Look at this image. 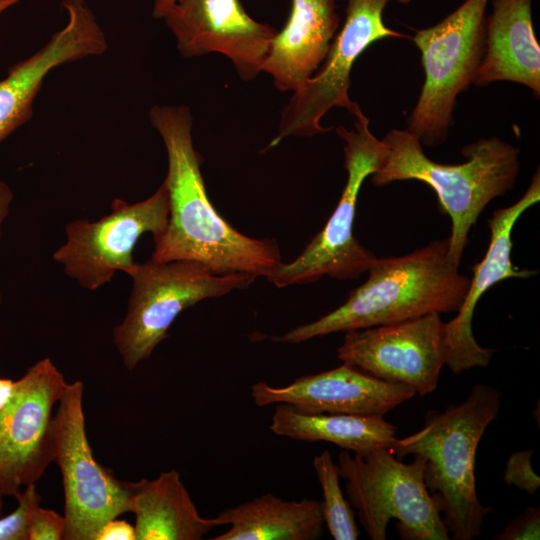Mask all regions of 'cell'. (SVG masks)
<instances>
[{
    "instance_id": "6da1fadb",
    "label": "cell",
    "mask_w": 540,
    "mask_h": 540,
    "mask_svg": "<svg viewBox=\"0 0 540 540\" xmlns=\"http://www.w3.org/2000/svg\"><path fill=\"white\" fill-rule=\"evenodd\" d=\"M149 118L167 151L168 172L163 183L169 196L168 224L154 238L151 259L194 260L215 274L266 278L282 263L278 243L240 233L210 202L200 170L201 157L193 145L189 108L154 106Z\"/></svg>"
},
{
    "instance_id": "7a4b0ae2",
    "label": "cell",
    "mask_w": 540,
    "mask_h": 540,
    "mask_svg": "<svg viewBox=\"0 0 540 540\" xmlns=\"http://www.w3.org/2000/svg\"><path fill=\"white\" fill-rule=\"evenodd\" d=\"M368 278L347 300L317 320L271 340L298 344L336 332L392 324L428 313L457 312L470 278L448 256V238L409 254L376 258Z\"/></svg>"
},
{
    "instance_id": "3957f363",
    "label": "cell",
    "mask_w": 540,
    "mask_h": 540,
    "mask_svg": "<svg viewBox=\"0 0 540 540\" xmlns=\"http://www.w3.org/2000/svg\"><path fill=\"white\" fill-rule=\"evenodd\" d=\"M500 393L493 386L476 384L459 405L442 412L430 410L417 432L396 439L392 453L399 459H424V483L436 504L450 538L472 540L481 534L491 506L477 498L475 458L478 444L500 409Z\"/></svg>"
},
{
    "instance_id": "277c9868",
    "label": "cell",
    "mask_w": 540,
    "mask_h": 540,
    "mask_svg": "<svg viewBox=\"0 0 540 540\" xmlns=\"http://www.w3.org/2000/svg\"><path fill=\"white\" fill-rule=\"evenodd\" d=\"M381 140L387 153L371 175L372 184L418 180L429 185L451 219L448 256L459 267L468 233L484 208L513 188L520 171L519 149L496 136L481 138L462 148L466 162L450 165L429 159L418 137L407 129H391Z\"/></svg>"
},
{
    "instance_id": "5b68a950",
    "label": "cell",
    "mask_w": 540,
    "mask_h": 540,
    "mask_svg": "<svg viewBox=\"0 0 540 540\" xmlns=\"http://www.w3.org/2000/svg\"><path fill=\"white\" fill-rule=\"evenodd\" d=\"M127 274L132 290L127 313L113 330V342L125 367L134 370L163 341L185 309L233 290L248 288L255 276L215 274L194 260L136 263Z\"/></svg>"
},
{
    "instance_id": "8992f818",
    "label": "cell",
    "mask_w": 540,
    "mask_h": 540,
    "mask_svg": "<svg viewBox=\"0 0 540 540\" xmlns=\"http://www.w3.org/2000/svg\"><path fill=\"white\" fill-rule=\"evenodd\" d=\"M424 459L403 463L389 448L364 454L342 450L338 469L347 499L371 540H385L387 525L405 540H448L442 516L424 483Z\"/></svg>"
},
{
    "instance_id": "52a82bcc",
    "label": "cell",
    "mask_w": 540,
    "mask_h": 540,
    "mask_svg": "<svg viewBox=\"0 0 540 540\" xmlns=\"http://www.w3.org/2000/svg\"><path fill=\"white\" fill-rule=\"evenodd\" d=\"M488 1L465 0L436 25L415 32L425 80L407 118V130L422 145L447 139L456 99L474 84L485 53Z\"/></svg>"
},
{
    "instance_id": "ba28073f",
    "label": "cell",
    "mask_w": 540,
    "mask_h": 540,
    "mask_svg": "<svg viewBox=\"0 0 540 540\" xmlns=\"http://www.w3.org/2000/svg\"><path fill=\"white\" fill-rule=\"evenodd\" d=\"M336 133L345 141V187L324 228L296 259L282 262L266 277L278 288L311 283L323 276L355 279L367 272L377 258L356 239L353 225L361 186L380 169L387 147L371 133L369 119L363 113L356 117L354 129L338 126Z\"/></svg>"
},
{
    "instance_id": "9c48e42d",
    "label": "cell",
    "mask_w": 540,
    "mask_h": 540,
    "mask_svg": "<svg viewBox=\"0 0 540 540\" xmlns=\"http://www.w3.org/2000/svg\"><path fill=\"white\" fill-rule=\"evenodd\" d=\"M83 391L82 381L68 383L53 416V462L62 475L66 540H95L105 522L131 512L134 486L95 460L86 434Z\"/></svg>"
},
{
    "instance_id": "30bf717a",
    "label": "cell",
    "mask_w": 540,
    "mask_h": 540,
    "mask_svg": "<svg viewBox=\"0 0 540 540\" xmlns=\"http://www.w3.org/2000/svg\"><path fill=\"white\" fill-rule=\"evenodd\" d=\"M389 0H348L346 18L334 37L323 66L293 92L284 108L277 136L267 149L289 136H313L329 132L321 118L333 107L348 110L356 118L363 112L348 96L350 73L357 58L374 42L384 38H409L384 24Z\"/></svg>"
},
{
    "instance_id": "8fae6325",
    "label": "cell",
    "mask_w": 540,
    "mask_h": 540,
    "mask_svg": "<svg viewBox=\"0 0 540 540\" xmlns=\"http://www.w3.org/2000/svg\"><path fill=\"white\" fill-rule=\"evenodd\" d=\"M111 213L97 221L76 220L65 227L66 243L53 254L65 273L94 291L118 270L127 273L136 262L133 250L147 232L160 236L169 219V196L164 183L147 199L129 204L114 199Z\"/></svg>"
},
{
    "instance_id": "7c38bea8",
    "label": "cell",
    "mask_w": 540,
    "mask_h": 540,
    "mask_svg": "<svg viewBox=\"0 0 540 540\" xmlns=\"http://www.w3.org/2000/svg\"><path fill=\"white\" fill-rule=\"evenodd\" d=\"M68 382L49 358L29 367L15 381L0 410V492L16 498L36 483L53 462L52 411Z\"/></svg>"
},
{
    "instance_id": "4fadbf2b",
    "label": "cell",
    "mask_w": 540,
    "mask_h": 540,
    "mask_svg": "<svg viewBox=\"0 0 540 540\" xmlns=\"http://www.w3.org/2000/svg\"><path fill=\"white\" fill-rule=\"evenodd\" d=\"M448 356L447 323L437 312L347 331L337 349L343 363L406 384L421 396L435 391Z\"/></svg>"
},
{
    "instance_id": "5bb4252c",
    "label": "cell",
    "mask_w": 540,
    "mask_h": 540,
    "mask_svg": "<svg viewBox=\"0 0 540 540\" xmlns=\"http://www.w3.org/2000/svg\"><path fill=\"white\" fill-rule=\"evenodd\" d=\"M163 18L184 57L223 54L243 80L262 72L277 33L252 19L239 0H175Z\"/></svg>"
},
{
    "instance_id": "9a60e30c",
    "label": "cell",
    "mask_w": 540,
    "mask_h": 540,
    "mask_svg": "<svg viewBox=\"0 0 540 540\" xmlns=\"http://www.w3.org/2000/svg\"><path fill=\"white\" fill-rule=\"evenodd\" d=\"M416 392L401 382L374 377L352 365L301 376L285 386L256 382L251 397L259 407L286 404L303 413L384 416Z\"/></svg>"
},
{
    "instance_id": "2e32d148",
    "label": "cell",
    "mask_w": 540,
    "mask_h": 540,
    "mask_svg": "<svg viewBox=\"0 0 540 540\" xmlns=\"http://www.w3.org/2000/svg\"><path fill=\"white\" fill-rule=\"evenodd\" d=\"M540 200L539 169L523 196L514 204L493 212L488 220L490 243L482 261L473 267L465 299L454 319L447 323L449 356L446 365L455 374L475 367H486L495 352L481 347L472 332L476 304L494 284L508 278H530L536 270L519 269L511 260L512 231L524 211Z\"/></svg>"
},
{
    "instance_id": "e0dca14e",
    "label": "cell",
    "mask_w": 540,
    "mask_h": 540,
    "mask_svg": "<svg viewBox=\"0 0 540 540\" xmlns=\"http://www.w3.org/2000/svg\"><path fill=\"white\" fill-rule=\"evenodd\" d=\"M65 27L29 58L9 68L0 80V143L26 123L46 75L55 67L107 49L105 35L84 0H63Z\"/></svg>"
},
{
    "instance_id": "ac0fdd59",
    "label": "cell",
    "mask_w": 540,
    "mask_h": 540,
    "mask_svg": "<svg viewBox=\"0 0 540 540\" xmlns=\"http://www.w3.org/2000/svg\"><path fill=\"white\" fill-rule=\"evenodd\" d=\"M339 23L335 0H292L262 71L273 77L277 89L294 92L323 63Z\"/></svg>"
},
{
    "instance_id": "d6986e66",
    "label": "cell",
    "mask_w": 540,
    "mask_h": 540,
    "mask_svg": "<svg viewBox=\"0 0 540 540\" xmlns=\"http://www.w3.org/2000/svg\"><path fill=\"white\" fill-rule=\"evenodd\" d=\"M486 19L485 53L474 85L522 84L540 95V46L532 24V0H492Z\"/></svg>"
},
{
    "instance_id": "ffe728a7",
    "label": "cell",
    "mask_w": 540,
    "mask_h": 540,
    "mask_svg": "<svg viewBox=\"0 0 540 540\" xmlns=\"http://www.w3.org/2000/svg\"><path fill=\"white\" fill-rule=\"evenodd\" d=\"M131 513L136 540H200L220 526L199 514L175 469L134 482Z\"/></svg>"
},
{
    "instance_id": "44dd1931",
    "label": "cell",
    "mask_w": 540,
    "mask_h": 540,
    "mask_svg": "<svg viewBox=\"0 0 540 540\" xmlns=\"http://www.w3.org/2000/svg\"><path fill=\"white\" fill-rule=\"evenodd\" d=\"M215 519L230 528L213 540H316L324 526L321 501H288L272 493L225 509Z\"/></svg>"
},
{
    "instance_id": "7402d4cb",
    "label": "cell",
    "mask_w": 540,
    "mask_h": 540,
    "mask_svg": "<svg viewBox=\"0 0 540 540\" xmlns=\"http://www.w3.org/2000/svg\"><path fill=\"white\" fill-rule=\"evenodd\" d=\"M269 429L297 441L329 442L342 450L364 454L377 448L391 449L397 428L383 416L343 413H303L286 404H276Z\"/></svg>"
},
{
    "instance_id": "603a6c76",
    "label": "cell",
    "mask_w": 540,
    "mask_h": 540,
    "mask_svg": "<svg viewBox=\"0 0 540 540\" xmlns=\"http://www.w3.org/2000/svg\"><path fill=\"white\" fill-rule=\"evenodd\" d=\"M313 467L320 484L323 501L324 524L335 540H356L360 531L355 520V512L340 486L338 465L331 453L324 450L313 457Z\"/></svg>"
},
{
    "instance_id": "cb8c5ba5",
    "label": "cell",
    "mask_w": 540,
    "mask_h": 540,
    "mask_svg": "<svg viewBox=\"0 0 540 540\" xmlns=\"http://www.w3.org/2000/svg\"><path fill=\"white\" fill-rule=\"evenodd\" d=\"M16 499V509L0 518V540H28L32 516L41 503L36 483L26 485Z\"/></svg>"
},
{
    "instance_id": "d4e9b609",
    "label": "cell",
    "mask_w": 540,
    "mask_h": 540,
    "mask_svg": "<svg viewBox=\"0 0 540 540\" xmlns=\"http://www.w3.org/2000/svg\"><path fill=\"white\" fill-rule=\"evenodd\" d=\"M534 450L512 453L505 465L503 480L529 495H534L540 486V478L531 467Z\"/></svg>"
},
{
    "instance_id": "484cf974",
    "label": "cell",
    "mask_w": 540,
    "mask_h": 540,
    "mask_svg": "<svg viewBox=\"0 0 540 540\" xmlns=\"http://www.w3.org/2000/svg\"><path fill=\"white\" fill-rule=\"evenodd\" d=\"M65 532V516L39 506L30 522L28 540H61Z\"/></svg>"
},
{
    "instance_id": "4316f807",
    "label": "cell",
    "mask_w": 540,
    "mask_h": 540,
    "mask_svg": "<svg viewBox=\"0 0 540 540\" xmlns=\"http://www.w3.org/2000/svg\"><path fill=\"white\" fill-rule=\"evenodd\" d=\"M540 538V509L529 506L525 511L509 520L495 540H533Z\"/></svg>"
},
{
    "instance_id": "83f0119b",
    "label": "cell",
    "mask_w": 540,
    "mask_h": 540,
    "mask_svg": "<svg viewBox=\"0 0 540 540\" xmlns=\"http://www.w3.org/2000/svg\"><path fill=\"white\" fill-rule=\"evenodd\" d=\"M95 540H136L135 527L124 520L114 518L99 528Z\"/></svg>"
},
{
    "instance_id": "f1b7e54d",
    "label": "cell",
    "mask_w": 540,
    "mask_h": 540,
    "mask_svg": "<svg viewBox=\"0 0 540 540\" xmlns=\"http://www.w3.org/2000/svg\"><path fill=\"white\" fill-rule=\"evenodd\" d=\"M13 200V192L11 188L3 181H0V237L1 225L9 213L10 204ZM2 302L0 294V305Z\"/></svg>"
},
{
    "instance_id": "f546056e",
    "label": "cell",
    "mask_w": 540,
    "mask_h": 540,
    "mask_svg": "<svg viewBox=\"0 0 540 540\" xmlns=\"http://www.w3.org/2000/svg\"><path fill=\"white\" fill-rule=\"evenodd\" d=\"M15 381L0 377V410L8 403L14 390Z\"/></svg>"
},
{
    "instance_id": "4dcf8cb0",
    "label": "cell",
    "mask_w": 540,
    "mask_h": 540,
    "mask_svg": "<svg viewBox=\"0 0 540 540\" xmlns=\"http://www.w3.org/2000/svg\"><path fill=\"white\" fill-rule=\"evenodd\" d=\"M174 3L175 0H154L153 16L157 19L163 18Z\"/></svg>"
},
{
    "instance_id": "1f68e13d",
    "label": "cell",
    "mask_w": 540,
    "mask_h": 540,
    "mask_svg": "<svg viewBox=\"0 0 540 540\" xmlns=\"http://www.w3.org/2000/svg\"><path fill=\"white\" fill-rule=\"evenodd\" d=\"M19 0H0V15Z\"/></svg>"
},
{
    "instance_id": "d6a6232c",
    "label": "cell",
    "mask_w": 540,
    "mask_h": 540,
    "mask_svg": "<svg viewBox=\"0 0 540 540\" xmlns=\"http://www.w3.org/2000/svg\"><path fill=\"white\" fill-rule=\"evenodd\" d=\"M3 495L1 494L0 492V516H1V513H2V508H3Z\"/></svg>"
},
{
    "instance_id": "836d02e7",
    "label": "cell",
    "mask_w": 540,
    "mask_h": 540,
    "mask_svg": "<svg viewBox=\"0 0 540 540\" xmlns=\"http://www.w3.org/2000/svg\"><path fill=\"white\" fill-rule=\"evenodd\" d=\"M397 1H399V2L402 3V4H407V3H409V2L412 1V0H397Z\"/></svg>"
}]
</instances>
